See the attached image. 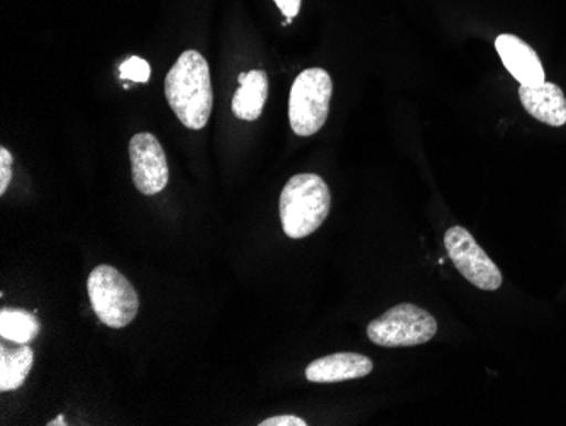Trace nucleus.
I'll return each mask as SVG.
<instances>
[{"label":"nucleus","mask_w":566,"mask_h":426,"mask_svg":"<svg viewBox=\"0 0 566 426\" xmlns=\"http://www.w3.org/2000/svg\"><path fill=\"white\" fill-rule=\"evenodd\" d=\"M165 97L186 128H206L214 104L208 60L196 50L178 56L165 79Z\"/></svg>","instance_id":"f257e3e1"},{"label":"nucleus","mask_w":566,"mask_h":426,"mask_svg":"<svg viewBox=\"0 0 566 426\" xmlns=\"http://www.w3.org/2000/svg\"><path fill=\"white\" fill-rule=\"evenodd\" d=\"M329 211L331 190L319 175H294L280 194L283 233L294 240L319 230Z\"/></svg>","instance_id":"f03ea898"},{"label":"nucleus","mask_w":566,"mask_h":426,"mask_svg":"<svg viewBox=\"0 0 566 426\" xmlns=\"http://www.w3.org/2000/svg\"><path fill=\"white\" fill-rule=\"evenodd\" d=\"M87 291L92 310L109 329H126L135 321L139 310L138 292L113 266L95 267L88 276Z\"/></svg>","instance_id":"7ed1b4c3"},{"label":"nucleus","mask_w":566,"mask_h":426,"mask_svg":"<svg viewBox=\"0 0 566 426\" xmlns=\"http://www.w3.org/2000/svg\"><path fill=\"white\" fill-rule=\"evenodd\" d=\"M333 81L323 69H307L295 79L289 98V120L298 136H313L329 116Z\"/></svg>","instance_id":"20e7f679"},{"label":"nucleus","mask_w":566,"mask_h":426,"mask_svg":"<svg viewBox=\"0 0 566 426\" xmlns=\"http://www.w3.org/2000/svg\"><path fill=\"white\" fill-rule=\"evenodd\" d=\"M438 333V323L429 311L416 304L402 303L385 311L368 324L367 335L375 345L385 349L418 346L431 342Z\"/></svg>","instance_id":"39448f33"},{"label":"nucleus","mask_w":566,"mask_h":426,"mask_svg":"<svg viewBox=\"0 0 566 426\" xmlns=\"http://www.w3.org/2000/svg\"><path fill=\"white\" fill-rule=\"evenodd\" d=\"M444 247L451 262L470 284L482 291H497L501 288V270L469 230L461 227L450 228L444 235Z\"/></svg>","instance_id":"423d86ee"},{"label":"nucleus","mask_w":566,"mask_h":426,"mask_svg":"<svg viewBox=\"0 0 566 426\" xmlns=\"http://www.w3.org/2000/svg\"><path fill=\"white\" fill-rule=\"evenodd\" d=\"M133 183L145 196H155L167 187L170 179L164 146L149 133H138L129 142Z\"/></svg>","instance_id":"0eeeda50"},{"label":"nucleus","mask_w":566,"mask_h":426,"mask_svg":"<svg viewBox=\"0 0 566 426\" xmlns=\"http://www.w3.org/2000/svg\"><path fill=\"white\" fill-rule=\"evenodd\" d=\"M495 48L505 69L521 85H537L545 82L542 60L526 41L514 34H501L495 40Z\"/></svg>","instance_id":"6e6552de"},{"label":"nucleus","mask_w":566,"mask_h":426,"mask_svg":"<svg viewBox=\"0 0 566 426\" xmlns=\"http://www.w3.org/2000/svg\"><path fill=\"white\" fill-rule=\"evenodd\" d=\"M374 371V362L367 355L342 352L316 359L305 368L308 383L331 384L361 380Z\"/></svg>","instance_id":"1a4fd4ad"},{"label":"nucleus","mask_w":566,"mask_h":426,"mask_svg":"<svg viewBox=\"0 0 566 426\" xmlns=\"http://www.w3.org/2000/svg\"><path fill=\"white\" fill-rule=\"evenodd\" d=\"M521 104L524 110L548 126H565L566 97L562 89L553 82H543L537 85H521Z\"/></svg>","instance_id":"9d476101"},{"label":"nucleus","mask_w":566,"mask_h":426,"mask_svg":"<svg viewBox=\"0 0 566 426\" xmlns=\"http://www.w3.org/2000/svg\"><path fill=\"white\" fill-rule=\"evenodd\" d=\"M269 97V77L263 70H251L240 75V89L233 97L234 116L256 121L262 116Z\"/></svg>","instance_id":"9b49d317"},{"label":"nucleus","mask_w":566,"mask_h":426,"mask_svg":"<svg viewBox=\"0 0 566 426\" xmlns=\"http://www.w3.org/2000/svg\"><path fill=\"white\" fill-rule=\"evenodd\" d=\"M34 362V352L28 343H19L15 349H0V391H15L24 384Z\"/></svg>","instance_id":"f8f14e48"},{"label":"nucleus","mask_w":566,"mask_h":426,"mask_svg":"<svg viewBox=\"0 0 566 426\" xmlns=\"http://www.w3.org/2000/svg\"><path fill=\"white\" fill-rule=\"evenodd\" d=\"M40 335V321L33 313L18 308L0 311V336L14 343H31Z\"/></svg>","instance_id":"ddd939ff"},{"label":"nucleus","mask_w":566,"mask_h":426,"mask_svg":"<svg viewBox=\"0 0 566 426\" xmlns=\"http://www.w3.org/2000/svg\"><path fill=\"white\" fill-rule=\"evenodd\" d=\"M151 75V69L146 60L139 59V56H129L126 62L120 63L119 77L123 81L138 82V84H145L149 81Z\"/></svg>","instance_id":"4468645a"},{"label":"nucleus","mask_w":566,"mask_h":426,"mask_svg":"<svg viewBox=\"0 0 566 426\" xmlns=\"http://www.w3.org/2000/svg\"><path fill=\"white\" fill-rule=\"evenodd\" d=\"M12 180V155L8 148H0V196L8 193L9 184Z\"/></svg>","instance_id":"2eb2a0df"},{"label":"nucleus","mask_w":566,"mask_h":426,"mask_svg":"<svg viewBox=\"0 0 566 426\" xmlns=\"http://www.w3.org/2000/svg\"><path fill=\"white\" fill-rule=\"evenodd\" d=\"M308 423L305 419L298 418V416L282 415L273 416V418H266L265 422L260 423V426H307Z\"/></svg>","instance_id":"dca6fc26"},{"label":"nucleus","mask_w":566,"mask_h":426,"mask_svg":"<svg viewBox=\"0 0 566 426\" xmlns=\"http://www.w3.org/2000/svg\"><path fill=\"white\" fill-rule=\"evenodd\" d=\"M279 6L280 11L287 15V22H291L301 11L302 0H273Z\"/></svg>","instance_id":"f3484780"},{"label":"nucleus","mask_w":566,"mask_h":426,"mask_svg":"<svg viewBox=\"0 0 566 426\" xmlns=\"http://www.w3.org/2000/svg\"><path fill=\"white\" fill-rule=\"evenodd\" d=\"M48 426H66L65 416L60 415L59 418L51 419V422L48 423Z\"/></svg>","instance_id":"a211bd4d"}]
</instances>
